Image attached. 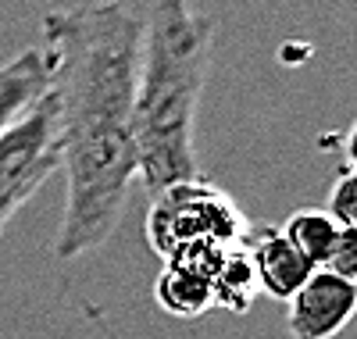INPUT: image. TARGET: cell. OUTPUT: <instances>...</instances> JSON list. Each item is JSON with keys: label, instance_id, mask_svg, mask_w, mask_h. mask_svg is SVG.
Instances as JSON below:
<instances>
[{"label": "cell", "instance_id": "1", "mask_svg": "<svg viewBox=\"0 0 357 339\" xmlns=\"http://www.w3.org/2000/svg\"><path fill=\"white\" fill-rule=\"evenodd\" d=\"M43 40L68 182L54 257L75 261L114 236L139 179L132 104L143 18L118 0H89L50 11Z\"/></svg>", "mask_w": 357, "mask_h": 339}, {"label": "cell", "instance_id": "2", "mask_svg": "<svg viewBox=\"0 0 357 339\" xmlns=\"http://www.w3.org/2000/svg\"><path fill=\"white\" fill-rule=\"evenodd\" d=\"M215 18L190 0H154L136 68V168L151 193L197 179V111L211 68Z\"/></svg>", "mask_w": 357, "mask_h": 339}, {"label": "cell", "instance_id": "3", "mask_svg": "<svg viewBox=\"0 0 357 339\" xmlns=\"http://www.w3.org/2000/svg\"><path fill=\"white\" fill-rule=\"evenodd\" d=\"M247 232L250 222L240 204L204 175L172 182L154 193L146 214V243L161 261L193 250H229L247 243Z\"/></svg>", "mask_w": 357, "mask_h": 339}, {"label": "cell", "instance_id": "4", "mask_svg": "<svg viewBox=\"0 0 357 339\" xmlns=\"http://www.w3.org/2000/svg\"><path fill=\"white\" fill-rule=\"evenodd\" d=\"M61 168L57 100L47 93L0 136V236L8 222L36 197V190Z\"/></svg>", "mask_w": 357, "mask_h": 339}, {"label": "cell", "instance_id": "5", "mask_svg": "<svg viewBox=\"0 0 357 339\" xmlns=\"http://www.w3.org/2000/svg\"><path fill=\"white\" fill-rule=\"evenodd\" d=\"M289 336L293 339H336L357 315V282L314 268L311 279L289 300Z\"/></svg>", "mask_w": 357, "mask_h": 339}, {"label": "cell", "instance_id": "6", "mask_svg": "<svg viewBox=\"0 0 357 339\" xmlns=\"http://www.w3.org/2000/svg\"><path fill=\"white\" fill-rule=\"evenodd\" d=\"M232 250V246H229ZM229 250H193L168 257L158 282H154V300L165 315L178 322H197L215 307V268Z\"/></svg>", "mask_w": 357, "mask_h": 339}, {"label": "cell", "instance_id": "7", "mask_svg": "<svg viewBox=\"0 0 357 339\" xmlns=\"http://www.w3.org/2000/svg\"><path fill=\"white\" fill-rule=\"evenodd\" d=\"M247 254L254 264L257 289L272 300H289L311 279V264L289 246L279 225H261L247 232Z\"/></svg>", "mask_w": 357, "mask_h": 339}, {"label": "cell", "instance_id": "8", "mask_svg": "<svg viewBox=\"0 0 357 339\" xmlns=\"http://www.w3.org/2000/svg\"><path fill=\"white\" fill-rule=\"evenodd\" d=\"M50 89V54L47 47H25L0 65V136Z\"/></svg>", "mask_w": 357, "mask_h": 339}, {"label": "cell", "instance_id": "9", "mask_svg": "<svg viewBox=\"0 0 357 339\" xmlns=\"http://www.w3.org/2000/svg\"><path fill=\"white\" fill-rule=\"evenodd\" d=\"M279 229L289 239V246L311 268H325V261H329V254H333L336 232H340V225L321 207H296L286 218V225H279Z\"/></svg>", "mask_w": 357, "mask_h": 339}, {"label": "cell", "instance_id": "10", "mask_svg": "<svg viewBox=\"0 0 357 339\" xmlns=\"http://www.w3.org/2000/svg\"><path fill=\"white\" fill-rule=\"evenodd\" d=\"M215 307H225L232 315L250 311V303L257 296V279H254V264L247 254V243L232 246L222 257V264L215 268Z\"/></svg>", "mask_w": 357, "mask_h": 339}, {"label": "cell", "instance_id": "11", "mask_svg": "<svg viewBox=\"0 0 357 339\" xmlns=\"http://www.w3.org/2000/svg\"><path fill=\"white\" fill-rule=\"evenodd\" d=\"M340 229L357 225V168H347L336 175V182L329 186V197H325L321 207Z\"/></svg>", "mask_w": 357, "mask_h": 339}, {"label": "cell", "instance_id": "12", "mask_svg": "<svg viewBox=\"0 0 357 339\" xmlns=\"http://www.w3.org/2000/svg\"><path fill=\"white\" fill-rule=\"evenodd\" d=\"M325 271L340 275V279H347V282H357V225L336 232V243H333L329 261H325Z\"/></svg>", "mask_w": 357, "mask_h": 339}, {"label": "cell", "instance_id": "13", "mask_svg": "<svg viewBox=\"0 0 357 339\" xmlns=\"http://www.w3.org/2000/svg\"><path fill=\"white\" fill-rule=\"evenodd\" d=\"M343 150H347V161H350V168H357V118H354V126H350V133H347Z\"/></svg>", "mask_w": 357, "mask_h": 339}, {"label": "cell", "instance_id": "14", "mask_svg": "<svg viewBox=\"0 0 357 339\" xmlns=\"http://www.w3.org/2000/svg\"><path fill=\"white\" fill-rule=\"evenodd\" d=\"M190 4H193L197 11H207V4H211V0H190Z\"/></svg>", "mask_w": 357, "mask_h": 339}]
</instances>
